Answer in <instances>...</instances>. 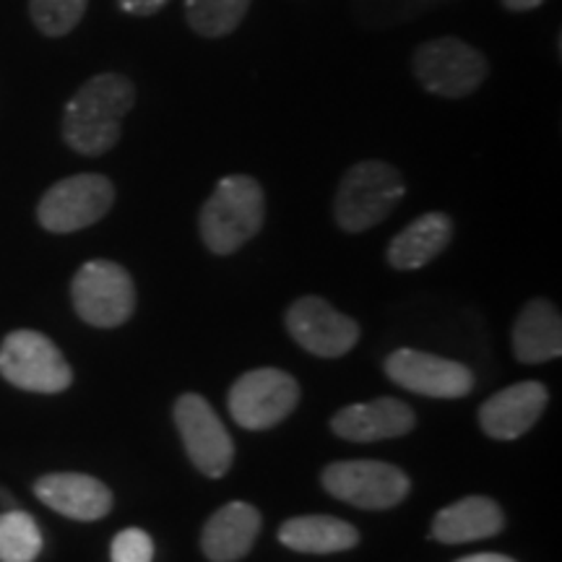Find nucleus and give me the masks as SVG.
Wrapping results in <instances>:
<instances>
[{"label": "nucleus", "instance_id": "1", "mask_svg": "<svg viewBox=\"0 0 562 562\" xmlns=\"http://www.w3.org/2000/svg\"><path fill=\"white\" fill-rule=\"evenodd\" d=\"M136 104V87L123 74H100L70 97L63 112V138L76 154L102 157L121 140L125 115Z\"/></svg>", "mask_w": 562, "mask_h": 562}, {"label": "nucleus", "instance_id": "2", "mask_svg": "<svg viewBox=\"0 0 562 562\" xmlns=\"http://www.w3.org/2000/svg\"><path fill=\"white\" fill-rule=\"evenodd\" d=\"M266 222V193L250 175H227L216 182L199 216L201 240L214 256H229L258 235Z\"/></svg>", "mask_w": 562, "mask_h": 562}, {"label": "nucleus", "instance_id": "3", "mask_svg": "<svg viewBox=\"0 0 562 562\" xmlns=\"http://www.w3.org/2000/svg\"><path fill=\"white\" fill-rule=\"evenodd\" d=\"M404 193L406 182L402 172L389 161H357L355 167L344 172L339 191H336V224L351 235L372 229L398 206Z\"/></svg>", "mask_w": 562, "mask_h": 562}, {"label": "nucleus", "instance_id": "4", "mask_svg": "<svg viewBox=\"0 0 562 562\" xmlns=\"http://www.w3.org/2000/svg\"><path fill=\"white\" fill-rule=\"evenodd\" d=\"M414 76L430 94L463 100L487 81L490 63L482 50L459 37L422 42L414 50Z\"/></svg>", "mask_w": 562, "mask_h": 562}, {"label": "nucleus", "instance_id": "5", "mask_svg": "<svg viewBox=\"0 0 562 562\" xmlns=\"http://www.w3.org/2000/svg\"><path fill=\"white\" fill-rule=\"evenodd\" d=\"M70 300L83 323L94 328H117L136 311V286L121 263L97 258L76 271Z\"/></svg>", "mask_w": 562, "mask_h": 562}, {"label": "nucleus", "instance_id": "6", "mask_svg": "<svg viewBox=\"0 0 562 562\" xmlns=\"http://www.w3.org/2000/svg\"><path fill=\"white\" fill-rule=\"evenodd\" d=\"M0 375L21 391L60 393L74 383L63 351L40 331H13L0 344Z\"/></svg>", "mask_w": 562, "mask_h": 562}, {"label": "nucleus", "instance_id": "7", "mask_svg": "<svg viewBox=\"0 0 562 562\" xmlns=\"http://www.w3.org/2000/svg\"><path fill=\"white\" fill-rule=\"evenodd\" d=\"M115 186L104 175L83 172L55 182L40 199L37 220L53 235L87 229L110 214Z\"/></svg>", "mask_w": 562, "mask_h": 562}, {"label": "nucleus", "instance_id": "8", "mask_svg": "<svg viewBox=\"0 0 562 562\" xmlns=\"http://www.w3.org/2000/svg\"><path fill=\"white\" fill-rule=\"evenodd\" d=\"M321 484L336 501L362 510H389L406 501L412 482L385 461H336L323 469Z\"/></svg>", "mask_w": 562, "mask_h": 562}, {"label": "nucleus", "instance_id": "9", "mask_svg": "<svg viewBox=\"0 0 562 562\" xmlns=\"http://www.w3.org/2000/svg\"><path fill=\"white\" fill-rule=\"evenodd\" d=\"M300 404V385L290 372L261 368L245 372L229 391V414L245 430H269Z\"/></svg>", "mask_w": 562, "mask_h": 562}, {"label": "nucleus", "instance_id": "10", "mask_svg": "<svg viewBox=\"0 0 562 562\" xmlns=\"http://www.w3.org/2000/svg\"><path fill=\"white\" fill-rule=\"evenodd\" d=\"M175 422L193 467L209 480H222L235 461V442L206 398L199 393L180 396L175 402Z\"/></svg>", "mask_w": 562, "mask_h": 562}, {"label": "nucleus", "instance_id": "11", "mask_svg": "<svg viewBox=\"0 0 562 562\" xmlns=\"http://www.w3.org/2000/svg\"><path fill=\"white\" fill-rule=\"evenodd\" d=\"M286 331L302 349L323 360H336L360 341V326L323 297L305 294L286 311Z\"/></svg>", "mask_w": 562, "mask_h": 562}, {"label": "nucleus", "instance_id": "12", "mask_svg": "<svg viewBox=\"0 0 562 562\" xmlns=\"http://www.w3.org/2000/svg\"><path fill=\"white\" fill-rule=\"evenodd\" d=\"M385 375L402 389L430 398H463L474 389V372L461 362L417 349L393 351L385 360Z\"/></svg>", "mask_w": 562, "mask_h": 562}, {"label": "nucleus", "instance_id": "13", "mask_svg": "<svg viewBox=\"0 0 562 562\" xmlns=\"http://www.w3.org/2000/svg\"><path fill=\"white\" fill-rule=\"evenodd\" d=\"M550 402L542 383L524 381L487 398L480 409V425L492 440H516L537 425Z\"/></svg>", "mask_w": 562, "mask_h": 562}, {"label": "nucleus", "instance_id": "14", "mask_svg": "<svg viewBox=\"0 0 562 562\" xmlns=\"http://www.w3.org/2000/svg\"><path fill=\"white\" fill-rule=\"evenodd\" d=\"M34 495L47 508L74 521H100L112 510V492L104 482L89 474L60 472L40 476L34 482Z\"/></svg>", "mask_w": 562, "mask_h": 562}, {"label": "nucleus", "instance_id": "15", "mask_svg": "<svg viewBox=\"0 0 562 562\" xmlns=\"http://www.w3.org/2000/svg\"><path fill=\"white\" fill-rule=\"evenodd\" d=\"M417 425L414 409L393 396H381L368 404H351L331 419V430L349 442H375L402 438Z\"/></svg>", "mask_w": 562, "mask_h": 562}, {"label": "nucleus", "instance_id": "16", "mask_svg": "<svg viewBox=\"0 0 562 562\" xmlns=\"http://www.w3.org/2000/svg\"><path fill=\"white\" fill-rule=\"evenodd\" d=\"M261 533V513L256 505L235 501L209 518L201 533L203 554L211 562H237L252 550Z\"/></svg>", "mask_w": 562, "mask_h": 562}, {"label": "nucleus", "instance_id": "17", "mask_svg": "<svg viewBox=\"0 0 562 562\" xmlns=\"http://www.w3.org/2000/svg\"><path fill=\"white\" fill-rule=\"evenodd\" d=\"M453 222L442 211H427L393 237L385 258L393 269L414 271L432 263L451 245Z\"/></svg>", "mask_w": 562, "mask_h": 562}, {"label": "nucleus", "instance_id": "18", "mask_svg": "<svg viewBox=\"0 0 562 562\" xmlns=\"http://www.w3.org/2000/svg\"><path fill=\"white\" fill-rule=\"evenodd\" d=\"M505 516L501 505L490 497H463V501L446 505L432 521V539L442 544L480 542L501 533Z\"/></svg>", "mask_w": 562, "mask_h": 562}, {"label": "nucleus", "instance_id": "19", "mask_svg": "<svg viewBox=\"0 0 562 562\" xmlns=\"http://www.w3.org/2000/svg\"><path fill=\"white\" fill-rule=\"evenodd\" d=\"M513 351L524 364L558 360L562 355V321L550 300L537 297L524 307L513 326Z\"/></svg>", "mask_w": 562, "mask_h": 562}, {"label": "nucleus", "instance_id": "20", "mask_svg": "<svg viewBox=\"0 0 562 562\" xmlns=\"http://www.w3.org/2000/svg\"><path fill=\"white\" fill-rule=\"evenodd\" d=\"M279 542L294 552L334 554L357 547L360 531L334 516H300L281 524Z\"/></svg>", "mask_w": 562, "mask_h": 562}, {"label": "nucleus", "instance_id": "21", "mask_svg": "<svg viewBox=\"0 0 562 562\" xmlns=\"http://www.w3.org/2000/svg\"><path fill=\"white\" fill-rule=\"evenodd\" d=\"M252 0H186L188 26L206 40L227 37L248 16Z\"/></svg>", "mask_w": 562, "mask_h": 562}, {"label": "nucleus", "instance_id": "22", "mask_svg": "<svg viewBox=\"0 0 562 562\" xmlns=\"http://www.w3.org/2000/svg\"><path fill=\"white\" fill-rule=\"evenodd\" d=\"M42 552V531L30 513H0V562H34Z\"/></svg>", "mask_w": 562, "mask_h": 562}, {"label": "nucleus", "instance_id": "23", "mask_svg": "<svg viewBox=\"0 0 562 562\" xmlns=\"http://www.w3.org/2000/svg\"><path fill=\"white\" fill-rule=\"evenodd\" d=\"M89 0H30V16L45 37H66L79 26Z\"/></svg>", "mask_w": 562, "mask_h": 562}, {"label": "nucleus", "instance_id": "24", "mask_svg": "<svg viewBox=\"0 0 562 562\" xmlns=\"http://www.w3.org/2000/svg\"><path fill=\"white\" fill-rule=\"evenodd\" d=\"M112 562H151L154 542L144 529H123L112 539L110 547Z\"/></svg>", "mask_w": 562, "mask_h": 562}, {"label": "nucleus", "instance_id": "25", "mask_svg": "<svg viewBox=\"0 0 562 562\" xmlns=\"http://www.w3.org/2000/svg\"><path fill=\"white\" fill-rule=\"evenodd\" d=\"M121 3V9L125 13H131V16H154V13H159L165 5H170L172 0H117Z\"/></svg>", "mask_w": 562, "mask_h": 562}, {"label": "nucleus", "instance_id": "26", "mask_svg": "<svg viewBox=\"0 0 562 562\" xmlns=\"http://www.w3.org/2000/svg\"><path fill=\"white\" fill-rule=\"evenodd\" d=\"M544 0H503V5L508 11H513V13H526V11H533V9H539V5H542Z\"/></svg>", "mask_w": 562, "mask_h": 562}, {"label": "nucleus", "instance_id": "27", "mask_svg": "<svg viewBox=\"0 0 562 562\" xmlns=\"http://www.w3.org/2000/svg\"><path fill=\"white\" fill-rule=\"evenodd\" d=\"M459 562H516L505 554H495V552H482V554H472V558H463Z\"/></svg>", "mask_w": 562, "mask_h": 562}]
</instances>
